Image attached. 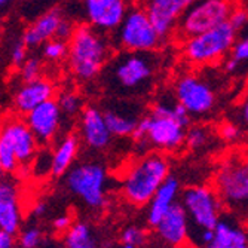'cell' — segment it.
Returning a JSON list of instances; mask_svg holds the SVG:
<instances>
[{"mask_svg": "<svg viewBox=\"0 0 248 248\" xmlns=\"http://www.w3.org/2000/svg\"><path fill=\"white\" fill-rule=\"evenodd\" d=\"M229 22L232 24V27L236 30V31H241L245 29V26L248 24V12L247 11H242V9H238V11H233L231 18H229Z\"/></svg>", "mask_w": 248, "mask_h": 248, "instance_id": "obj_38", "label": "cell"}, {"mask_svg": "<svg viewBox=\"0 0 248 248\" xmlns=\"http://www.w3.org/2000/svg\"><path fill=\"white\" fill-rule=\"evenodd\" d=\"M45 211H46V205L42 204V202H39V204H36V207H34V210H33V214H34L36 217H40V216L45 214Z\"/></svg>", "mask_w": 248, "mask_h": 248, "instance_id": "obj_42", "label": "cell"}, {"mask_svg": "<svg viewBox=\"0 0 248 248\" xmlns=\"http://www.w3.org/2000/svg\"><path fill=\"white\" fill-rule=\"evenodd\" d=\"M19 76L22 82H33L40 79L42 72V61L37 57H30L27 61L19 67Z\"/></svg>", "mask_w": 248, "mask_h": 248, "instance_id": "obj_30", "label": "cell"}, {"mask_svg": "<svg viewBox=\"0 0 248 248\" xmlns=\"http://www.w3.org/2000/svg\"><path fill=\"white\" fill-rule=\"evenodd\" d=\"M236 118H238V124L248 131V95L242 98V101L239 103L238 108H236Z\"/></svg>", "mask_w": 248, "mask_h": 248, "instance_id": "obj_39", "label": "cell"}, {"mask_svg": "<svg viewBox=\"0 0 248 248\" xmlns=\"http://www.w3.org/2000/svg\"><path fill=\"white\" fill-rule=\"evenodd\" d=\"M27 45L24 43V40H18L12 45V48H11V64L14 67H19L24 64L27 61Z\"/></svg>", "mask_w": 248, "mask_h": 248, "instance_id": "obj_35", "label": "cell"}, {"mask_svg": "<svg viewBox=\"0 0 248 248\" xmlns=\"http://www.w3.org/2000/svg\"><path fill=\"white\" fill-rule=\"evenodd\" d=\"M15 235L0 231V248H14L15 247Z\"/></svg>", "mask_w": 248, "mask_h": 248, "instance_id": "obj_41", "label": "cell"}, {"mask_svg": "<svg viewBox=\"0 0 248 248\" xmlns=\"http://www.w3.org/2000/svg\"><path fill=\"white\" fill-rule=\"evenodd\" d=\"M58 104L62 111V116L67 118H75L78 115H82L83 111V100L79 94L73 91H65L60 94L58 97Z\"/></svg>", "mask_w": 248, "mask_h": 248, "instance_id": "obj_26", "label": "cell"}, {"mask_svg": "<svg viewBox=\"0 0 248 248\" xmlns=\"http://www.w3.org/2000/svg\"><path fill=\"white\" fill-rule=\"evenodd\" d=\"M107 82L121 93H140L155 75V60L150 52H129L118 55L106 70Z\"/></svg>", "mask_w": 248, "mask_h": 248, "instance_id": "obj_4", "label": "cell"}, {"mask_svg": "<svg viewBox=\"0 0 248 248\" xmlns=\"http://www.w3.org/2000/svg\"><path fill=\"white\" fill-rule=\"evenodd\" d=\"M80 137L93 150H104L110 144L113 134L106 122L104 111L94 106L83 108L80 115Z\"/></svg>", "mask_w": 248, "mask_h": 248, "instance_id": "obj_16", "label": "cell"}, {"mask_svg": "<svg viewBox=\"0 0 248 248\" xmlns=\"http://www.w3.org/2000/svg\"><path fill=\"white\" fill-rule=\"evenodd\" d=\"M220 135L224 141H236L241 135V126L236 125V124H232V122H226L224 125L220 126Z\"/></svg>", "mask_w": 248, "mask_h": 248, "instance_id": "obj_36", "label": "cell"}, {"mask_svg": "<svg viewBox=\"0 0 248 248\" xmlns=\"http://www.w3.org/2000/svg\"><path fill=\"white\" fill-rule=\"evenodd\" d=\"M174 97L192 116H204L214 108L213 88L196 75H183L175 80Z\"/></svg>", "mask_w": 248, "mask_h": 248, "instance_id": "obj_11", "label": "cell"}, {"mask_svg": "<svg viewBox=\"0 0 248 248\" xmlns=\"http://www.w3.org/2000/svg\"><path fill=\"white\" fill-rule=\"evenodd\" d=\"M195 2L196 0H141V6L165 40L177 30L180 19Z\"/></svg>", "mask_w": 248, "mask_h": 248, "instance_id": "obj_12", "label": "cell"}, {"mask_svg": "<svg viewBox=\"0 0 248 248\" xmlns=\"http://www.w3.org/2000/svg\"><path fill=\"white\" fill-rule=\"evenodd\" d=\"M88 24L101 31L119 29L129 9L126 0H83Z\"/></svg>", "mask_w": 248, "mask_h": 248, "instance_id": "obj_14", "label": "cell"}, {"mask_svg": "<svg viewBox=\"0 0 248 248\" xmlns=\"http://www.w3.org/2000/svg\"><path fill=\"white\" fill-rule=\"evenodd\" d=\"M168 157L162 153H149L132 162L121 182L124 199L134 207L150 204L155 193L170 177Z\"/></svg>", "mask_w": 248, "mask_h": 248, "instance_id": "obj_1", "label": "cell"}, {"mask_svg": "<svg viewBox=\"0 0 248 248\" xmlns=\"http://www.w3.org/2000/svg\"><path fill=\"white\" fill-rule=\"evenodd\" d=\"M14 2H15V0H0V5H2V8H6V6H9Z\"/></svg>", "mask_w": 248, "mask_h": 248, "instance_id": "obj_43", "label": "cell"}, {"mask_svg": "<svg viewBox=\"0 0 248 248\" xmlns=\"http://www.w3.org/2000/svg\"><path fill=\"white\" fill-rule=\"evenodd\" d=\"M48 172H52V153L40 152L31 162V174L43 177Z\"/></svg>", "mask_w": 248, "mask_h": 248, "instance_id": "obj_32", "label": "cell"}, {"mask_svg": "<svg viewBox=\"0 0 248 248\" xmlns=\"http://www.w3.org/2000/svg\"><path fill=\"white\" fill-rule=\"evenodd\" d=\"M54 229L55 231H58V232H67L70 228H72V224H73V220H72V217L70 216H60V217H57L55 220H54Z\"/></svg>", "mask_w": 248, "mask_h": 248, "instance_id": "obj_40", "label": "cell"}, {"mask_svg": "<svg viewBox=\"0 0 248 248\" xmlns=\"http://www.w3.org/2000/svg\"><path fill=\"white\" fill-rule=\"evenodd\" d=\"M247 61H248V36L235 43V46L232 48L231 52V58L226 61L224 67H226L228 73H233L239 69L241 64Z\"/></svg>", "mask_w": 248, "mask_h": 248, "instance_id": "obj_27", "label": "cell"}, {"mask_svg": "<svg viewBox=\"0 0 248 248\" xmlns=\"http://www.w3.org/2000/svg\"><path fill=\"white\" fill-rule=\"evenodd\" d=\"M156 233L165 244L171 247H182L189 241V216L182 202H175L155 228Z\"/></svg>", "mask_w": 248, "mask_h": 248, "instance_id": "obj_17", "label": "cell"}, {"mask_svg": "<svg viewBox=\"0 0 248 248\" xmlns=\"http://www.w3.org/2000/svg\"><path fill=\"white\" fill-rule=\"evenodd\" d=\"M214 190L223 208L248 221V153L231 155L223 161L214 175Z\"/></svg>", "mask_w": 248, "mask_h": 248, "instance_id": "obj_3", "label": "cell"}, {"mask_svg": "<svg viewBox=\"0 0 248 248\" xmlns=\"http://www.w3.org/2000/svg\"><path fill=\"white\" fill-rule=\"evenodd\" d=\"M61 119L62 111L55 98L40 104L29 115H26V122L40 146L49 144L57 137V132L61 126Z\"/></svg>", "mask_w": 248, "mask_h": 248, "instance_id": "obj_15", "label": "cell"}, {"mask_svg": "<svg viewBox=\"0 0 248 248\" xmlns=\"http://www.w3.org/2000/svg\"><path fill=\"white\" fill-rule=\"evenodd\" d=\"M204 248H248V233L231 218H220L213 241Z\"/></svg>", "mask_w": 248, "mask_h": 248, "instance_id": "obj_22", "label": "cell"}, {"mask_svg": "<svg viewBox=\"0 0 248 248\" xmlns=\"http://www.w3.org/2000/svg\"><path fill=\"white\" fill-rule=\"evenodd\" d=\"M180 192V183L178 178L174 175H170L164 185L159 187L152 198L149 204V211H147V223L149 226L156 228L159 221L164 218V216L170 211V208L175 204L177 195Z\"/></svg>", "mask_w": 248, "mask_h": 248, "instance_id": "obj_21", "label": "cell"}, {"mask_svg": "<svg viewBox=\"0 0 248 248\" xmlns=\"http://www.w3.org/2000/svg\"><path fill=\"white\" fill-rule=\"evenodd\" d=\"M236 34L238 31L232 27L229 21L223 22L205 33L186 39L183 45V54L186 60L195 65L213 64L232 51L236 43Z\"/></svg>", "mask_w": 248, "mask_h": 248, "instance_id": "obj_5", "label": "cell"}, {"mask_svg": "<svg viewBox=\"0 0 248 248\" xmlns=\"http://www.w3.org/2000/svg\"><path fill=\"white\" fill-rule=\"evenodd\" d=\"M186 129L189 128H185L172 118L149 113L140 119L132 134V139L135 143L147 140L150 147L157 150L175 152L183 144H186Z\"/></svg>", "mask_w": 248, "mask_h": 248, "instance_id": "obj_10", "label": "cell"}, {"mask_svg": "<svg viewBox=\"0 0 248 248\" xmlns=\"http://www.w3.org/2000/svg\"><path fill=\"white\" fill-rule=\"evenodd\" d=\"M104 118L110 128V132L115 137H132L135 128L140 122V119L135 115H129L116 108H107L104 111Z\"/></svg>", "mask_w": 248, "mask_h": 248, "instance_id": "obj_24", "label": "cell"}, {"mask_svg": "<svg viewBox=\"0 0 248 248\" xmlns=\"http://www.w3.org/2000/svg\"><path fill=\"white\" fill-rule=\"evenodd\" d=\"M116 40L124 51L129 52H152L164 42L141 5L129 6L116 30Z\"/></svg>", "mask_w": 248, "mask_h": 248, "instance_id": "obj_7", "label": "cell"}, {"mask_svg": "<svg viewBox=\"0 0 248 248\" xmlns=\"http://www.w3.org/2000/svg\"><path fill=\"white\" fill-rule=\"evenodd\" d=\"M122 248H137V247H134V245H128V244H124Z\"/></svg>", "mask_w": 248, "mask_h": 248, "instance_id": "obj_44", "label": "cell"}, {"mask_svg": "<svg viewBox=\"0 0 248 248\" xmlns=\"http://www.w3.org/2000/svg\"><path fill=\"white\" fill-rule=\"evenodd\" d=\"M0 141L12 149L21 167H29L33 162L37 155V147L40 146L27 122L18 118L5 121Z\"/></svg>", "mask_w": 248, "mask_h": 248, "instance_id": "obj_13", "label": "cell"}, {"mask_svg": "<svg viewBox=\"0 0 248 248\" xmlns=\"http://www.w3.org/2000/svg\"><path fill=\"white\" fill-rule=\"evenodd\" d=\"M0 168H2L3 172H8V174L15 172L19 168V162L16 159L15 153L3 141H0Z\"/></svg>", "mask_w": 248, "mask_h": 248, "instance_id": "obj_31", "label": "cell"}, {"mask_svg": "<svg viewBox=\"0 0 248 248\" xmlns=\"http://www.w3.org/2000/svg\"><path fill=\"white\" fill-rule=\"evenodd\" d=\"M79 152V139L75 134H67L58 141L52 152V175L61 177L73 167Z\"/></svg>", "mask_w": 248, "mask_h": 248, "instance_id": "obj_23", "label": "cell"}, {"mask_svg": "<svg viewBox=\"0 0 248 248\" xmlns=\"http://www.w3.org/2000/svg\"><path fill=\"white\" fill-rule=\"evenodd\" d=\"M64 248H98V244L91 228L83 221H78L64 233Z\"/></svg>", "mask_w": 248, "mask_h": 248, "instance_id": "obj_25", "label": "cell"}, {"mask_svg": "<svg viewBox=\"0 0 248 248\" xmlns=\"http://www.w3.org/2000/svg\"><path fill=\"white\" fill-rule=\"evenodd\" d=\"M21 226L18 189L11 180L0 183V231L16 235Z\"/></svg>", "mask_w": 248, "mask_h": 248, "instance_id": "obj_20", "label": "cell"}, {"mask_svg": "<svg viewBox=\"0 0 248 248\" xmlns=\"http://www.w3.org/2000/svg\"><path fill=\"white\" fill-rule=\"evenodd\" d=\"M40 242H42V232L37 228H29L19 236L21 248H37Z\"/></svg>", "mask_w": 248, "mask_h": 248, "instance_id": "obj_34", "label": "cell"}, {"mask_svg": "<svg viewBox=\"0 0 248 248\" xmlns=\"http://www.w3.org/2000/svg\"><path fill=\"white\" fill-rule=\"evenodd\" d=\"M55 88L46 79H37L33 82H22L14 95V107L19 115H29L40 104L54 100Z\"/></svg>", "mask_w": 248, "mask_h": 248, "instance_id": "obj_18", "label": "cell"}, {"mask_svg": "<svg viewBox=\"0 0 248 248\" xmlns=\"http://www.w3.org/2000/svg\"><path fill=\"white\" fill-rule=\"evenodd\" d=\"M64 19L62 11L55 6L45 14H42L37 19L33 21V24H30L24 33H22V40L27 45L29 48L40 46V45L46 43L51 39H55L58 27L61 24V21Z\"/></svg>", "mask_w": 248, "mask_h": 248, "instance_id": "obj_19", "label": "cell"}, {"mask_svg": "<svg viewBox=\"0 0 248 248\" xmlns=\"http://www.w3.org/2000/svg\"><path fill=\"white\" fill-rule=\"evenodd\" d=\"M233 11L231 0H196L180 19L175 33L185 40L205 33L228 22Z\"/></svg>", "mask_w": 248, "mask_h": 248, "instance_id": "obj_9", "label": "cell"}, {"mask_svg": "<svg viewBox=\"0 0 248 248\" xmlns=\"http://www.w3.org/2000/svg\"><path fill=\"white\" fill-rule=\"evenodd\" d=\"M210 141V132L204 126H190L186 135V144L192 150H199L205 147Z\"/></svg>", "mask_w": 248, "mask_h": 248, "instance_id": "obj_28", "label": "cell"}, {"mask_svg": "<svg viewBox=\"0 0 248 248\" xmlns=\"http://www.w3.org/2000/svg\"><path fill=\"white\" fill-rule=\"evenodd\" d=\"M103 33L91 24L76 27L69 42V65L76 79L88 82L103 72L110 55V45Z\"/></svg>", "mask_w": 248, "mask_h": 248, "instance_id": "obj_2", "label": "cell"}, {"mask_svg": "<svg viewBox=\"0 0 248 248\" xmlns=\"http://www.w3.org/2000/svg\"><path fill=\"white\" fill-rule=\"evenodd\" d=\"M106 168L97 162H82L65 172V187L93 210L106 205Z\"/></svg>", "mask_w": 248, "mask_h": 248, "instance_id": "obj_8", "label": "cell"}, {"mask_svg": "<svg viewBox=\"0 0 248 248\" xmlns=\"http://www.w3.org/2000/svg\"><path fill=\"white\" fill-rule=\"evenodd\" d=\"M182 204L187 211L189 224L193 238H198L208 229H216L220 221L223 204L214 190L207 186H190L182 193ZM196 239V244H198Z\"/></svg>", "mask_w": 248, "mask_h": 248, "instance_id": "obj_6", "label": "cell"}, {"mask_svg": "<svg viewBox=\"0 0 248 248\" xmlns=\"http://www.w3.org/2000/svg\"><path fill=\"white\" fill-rule=\"evenodd\" d=\"M146 232L140 228L135 226H129L126 228L122 235H121V241L122 244H128V245H134V247H140L146 242Z\"/></svg>", "mask_w": 248, "mask_h": 248, "instance_id": "obj_33", "label": "cell"}, {"mask_svg": "<svg viewBox=\"0 0 248 248\" xmlns=\"http://www.w3.org/2000/svg\"><path fill=\"white\" fill-rule=\"evenodd\" d=\"M65 54H69V46H67V42L64 40L51 39L42 45V55L49 61L61 60Z\"/></svg>", "mask_w": 248, "mask_h": 248, "instance_id": "obj_29", "label": "cell"}, {"mask_svg": "<svg viewBox=\"0 0 248 248\" xmlns=\"http://www.w3.org/2000/svg\"><path fill=\"white\" fill-rule=\"evenodd\" d=\"M75 30H76V27L72 24V21H69L67 18H64V19L61 21L60 27H58V31H57L55 39H60V40H64V42H70L72 36L75 34Z\"/></svg>", "mask_w": 248, "mask_h": 248, "instance_id": "obj_37", "label": "cell"}]
</instances>
